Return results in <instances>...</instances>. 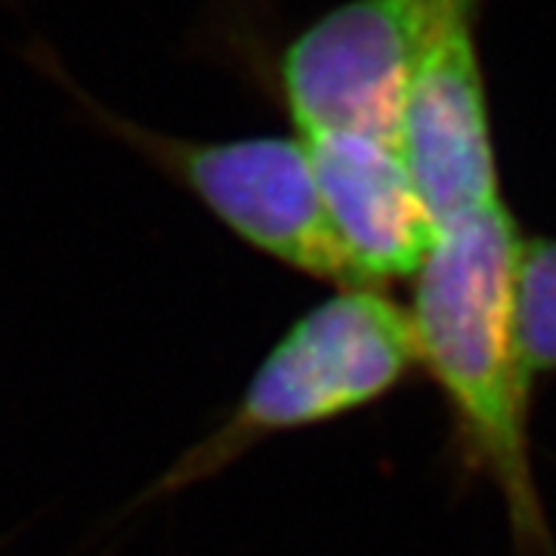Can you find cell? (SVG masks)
Returning <instances> with one entry per match:
<instances>
[{"label":"cell","mask_w":556,"mask_h":556,"mask_svg":"<svg viewBox=\"0 0 556 556\" xmlns=\"http://www.w3.org/2000/svg\"><path fill=\"white\" fill-rule=\"evenodd\" d=\"M522 236L492 204L437 229L415 273L417 358L455 417L460 448L492 479L519 556H556L532 464V380L519 338Z\"/></svg>","instance_id":"cell-1"},{"label":"cell","mask_w":556,"mask_h":556,"mask_svg":"<svg viewBox=\"0 0 556 556\" xmlns=\"http://www.w3.org/2000/svg\"><path fill=\"white\" fill-rule=\"evenodd\" d=\"M417 365L408 309L378 288H343L278 340L236 415L179 464L167 489L217 473L276 433L365 408L393 393Z\"/></svg>","instance_id":"cell-2"},{"label":"cell","mask_w":556,"mask_h":556,"mask_svg":"<svg viewBox=\"0 0 556 556\" xmlns=\"http://www.w3.org/2000/svg\"><path fill=\"white\" fill-rule=\"evenodd\" d=\"M118 130L251 248L340 291L375 288L343 248L298 134L195 142L134 124Z\"/></svg>","instance_id":"cell-3"},{"label":"cell","mask_w":556,"mask_h":556,"mask_svg":"<svg viewBox=\"0 0 556 556\" xmlns=\"http://www.w3.org/2000/svg\"><path fill=\"white\" fill-rule=\"evenodd\" d=\"M479 0H346L300 31L281 60L298 137L396 139L408 80L427 47Z\"/></svg>","instance_id":"cell-4"},{"label":"cell","mask_w":556,"mask_h":556,"mask_svg":"<svg viewBox=\"0 0 556 556\" xmlns=\"http://www.w3.org/2000/svg\"><path fill=\"white\" fill-rule=\"evenodd\" d=\"M396 142L437 229L501 204L473 16L452 22L420 56L402 97Z\"/></svg>","instance_id":"cell-5"},{"label":"cell","mask_w":556,"mask_h":556,"mask_svg":"<svg viewBox=\"0 0 556 556\" xmlns=\"http://www.w3.org/2000/svg\"><path fill=\"white\" fill-rule=\"evenodd\" d=\"M343 248L368 285L415 278L437 241L396 139L365 134L300 137Z\"/></svg>","instance_id":"cell-6"},{"label":"cell","mask_w":556,"mask_h":556,"mask_svg":"<svg viewBox=\"0 0 556 556\" xmlns=\"http://www.w3.org/2000/svg\"><path fill=\"white\" fill-rule=\"evenodd\" d=\"M519 338L535 375L556 371V239L522 241Z\"/></svg>","instance_id":"cell-7"}]
</instances>
